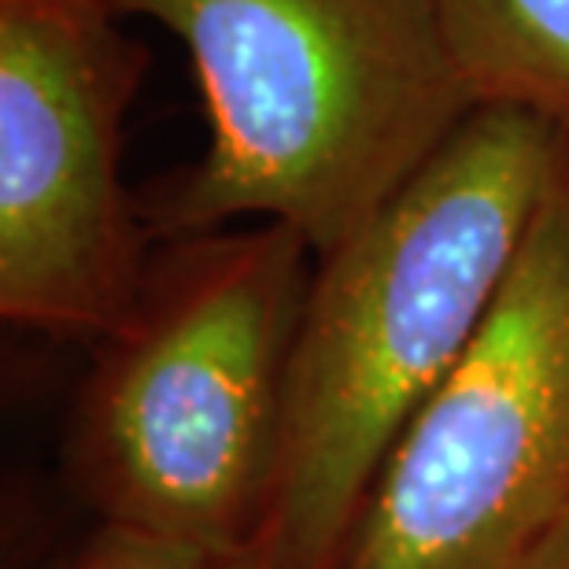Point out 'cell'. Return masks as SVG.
I'll return each mask as SVG.
<instances>
[{
	"instance_id": "cell-7",
	"label": "cell",
	"mask_w": 569,
	"mask_h": 569,
	"mask_svg": "<svg viewBox=\"0 0 569 569\" xmlns=\"http://www.w3.org/2000/svg\"><path fill=\"white\" fill-rule=\"evenodd\" d=\"M67 569H263L256 551H208L127 526H100Z\"/></svg>"
},
{
	"instance_id": "cell-3",
	"label": "cell",
	"mask_w": 569,
	"mask_h": 569,
	"mask_svg": "<svg viewBox=\"0 0 569 569\" xmlns=\"http://www.w3.org/2000/svg\"><path fill=\"white\" fill-rule=\"evenodd\" d=\"M315 248L292 226L156 241L74 403V488L108 526L256 551Z\"/></svg>"
},
{
	"instance_id": "cell-8",
	"label": "cell",
	"mask_w": 569,
	"mask_h": 569,
	"mask_svg": "<svg viewBox=\"0 0 569 569\" xmlns=\"http://www.w3.org/2000/svg\"><path fill=\"white\" fill-rule=\"evenodd\" d=\"M515 569H569V515L555 521V526L521 555Z\"/></svg>"
},
{
	"instance_id": "cell-6",
	"label": "cell",
	"mask_w": 569,
	"mask_h": 569,
	"mask_svg": "<svg viewBox=\"0 0 569 569\" xmlns=\"http://www.w3.org/2000/svg\"><path fill=\"white\" fill-rule=\"evenodd\" d=\"M473 108H518L569 133V0H437Z\"/></svg>"
},
{
	"instance_id": "cell-5",
	"label": "cell",
	"mask_w": 569,
	"mask_h": 569,
	"mask_svg": "<svg viewBox=\"0 0 569 569\" xmlns=\"http://www.w3.org/2000/svg\"><path fill=\"white\" fill-rule=\"evenodd\" d=\"M148 49L108 0H0V315L104 340L138 300L152 233L122 181Z\"/></svg>"
},
{
	"instance_id": "cell-2",
	"label": "cell",
	"mask_w": 569,
	"mask_h": 569,
	"mask_svg": "<svg viewBox=\"0 0 569 569\" xmlns=\"http://www.w3.org/2000/svg\"><path fill=\"white\" fill-rule=\"evenodd\" d=\"M186 44L208 148L141 200L152 241L237 219L315 256L359 233L470 119L437 0H108Z\"/></svg>"
},
{
	"instance_id": "cell-1",
	"label": "cell",
	"mask_w": 569,
	"mask_h": 569,
	"mask_svg": "<svg viewBox=\"0 0 569 569\" xmlns=\"http://www.w3.org/2000/svg\"><path fill=\"white\" fill-rule=\"evenodd\" d=\"M562 138L529 111L473 108L359 233L318 256L256 540L263 569H337L396 440L492 311Z\"/></svg>"
},
{
	"instance_id": "cell-4",
	"label": "cell",
	"mask_w": 569,
	"mask_h": 569,
	"mask_svg": "<svg viewBox=\"0 0 569 569\" xmlns=\"http://www.w3.org/2000/svg\"><path fill=\"white\" fill-rule=\"evenodd\" d=\"M569 515V133L473 345L396 440L337 569H515Z\"/></svg>"
}]
</instances>
